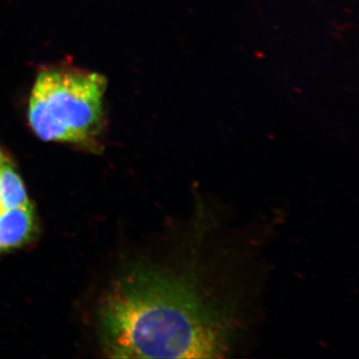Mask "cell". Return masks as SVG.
I'll list each match as a JSON object with an SVG mask.
<instances>
[{
    "label": "cell",
    "mask_w": 359,
    "mask_h": 359,
    "mask_svg": "<svg viewBox=\"0 0 359 359\" xmlns=\"http://www.w3.org/2000/svg\"><path fill=\"white\" fill-rule=\"evenodd\" d=\"M104 353L112 358H215L231 351L233 306L192 263L137 266L99 308Z\"/></svg>",
    "instance_id": "6da1fadb"
},
{
    "label": "cell",
    "mask_w": 359,
    "mask_h": 359,
    "mask_svg": "<svg viewBox=\"0 0 359 359\" xmlns=\"http://www.w3.org/2000/svg\"><path fill=\"white\" fill-rule=\"evenodd\" d=\"M106 80L78 69H49L33 86L28 120L44 141L88 144L102 128Z\"/></svg>",
    "instance_id": "7a4b0ae2"
},
{
    "label": "cell",
    "mask_w": 359,
    "mask_h": 359,
    "mask_svg": "<svg viewBox=\"0 0 359 359\" xmlns=\"http://www.w3.org/2000/svg\"><path fill=\"white\" fill-rule=\"evenodd\" d=\"M34 212L30 207L0 209V252L22 247L35 233Z\"/></svg>",
    "instance_id": "3957f363"
},
{
    "label": "cell",
    "mask_w": 359,
    "mask_h": 359,
    "mask_svg": "<svg viewBox=\"0 0 359 359\" xmlns=\"http://www.w3.org/2000/svg\"><path fill=\"white\" fill-rule=\"evenodd\" d=\"M29 198L20 175L7 160L0 163V209L30 207Z\"/></svg>",
    "instance_id": "277c9868"
},
{
    "label": "cell",
    "mask_w": 359,
    "mask_h": 359,
    "mask_svg": "<svg viewBox=\"0 0 359 359\" xmlns=\"http://www.w3.org/2000/svg\"><path fill=\"white\" fill-rule=\"evenodd\" d=\"M6 160V158H4V155H2L1 151H0V163L4 162V161Z\"/></svg>",
    "instance_id": "5b68a950"
}]
</instances>
